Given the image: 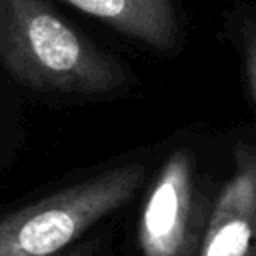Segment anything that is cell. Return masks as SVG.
Returning <instances> with one entry per match:
<instances>
[{"instance_id": "obj_1", "label": "cell", "mask_w": 256, "mask_h": 256, "mask_svg": "<svg viewBox=\"0 0 256 256\" xmlns=\"http://www.w3.org/2000/svg\"><path fill=\"white\" fill-rule=\"evenodd\" d=\"M0 60L40 92L114 96L134 80L118 58L94 46L42 0H0Z\"/></svg>"}, {"instance_id": "obj_4", "label": "cell", "mask_w": 256, "mask_h": 256, "mask_svg": "<svg viewBox=\"0 0 256 256\" xmlns=\"http://www.w3.org/2000/svg\"><path fill=\"white\" fill-rule=\"evenodd\" d=\"M256 152L250 140L232 148V172L212 198L194 256H256Z\"/></svg>"}, {"instance_id": "obj_5", "label": "cell", "mask_w": 256, "mask_h": 256, "mask_svg": "<svg viewBox=\"0 0 256 256\" xmlns=\"http://www.w3.org/2000/svg\"><path fill=\"white\" fill-rule=\"evenodd\" d=\"M64 2L156 52H176L182 44V20L174 0Z\"/></svg>"}, {"instance_id": "obj_6", "label": "cell", "mask_w": 256, "mask_h": 256, "mask_svg": "<svg viewBox=\"0 0 256 256\" xmlns=\"http://www.w3.org/2000/svg\"><path fill=\"white\" fill-rule=\"evenodd\" d=\"M96 252H98V242L96 240H84V242H78L76 246H72L66 252L56 254V256H96Z\"/></svg>"}, {"instance_id": "obj_3", "label": "cell", "mask_w": 256, "mask_h": 256, "mask_svg": "<svg viewBox=\"0 0 256 256\" xmlns=\"http://www.w3.org/2000/svg\"><path fill=\"white\" fill-rule=\"evenodd\" d=\"M210 206L196 154L188 146L174 148L144 196L138 218L142 256H194Z\"/></svg>"}, {"instance_id": "obj_2", "label": "cell", "mask_w": 256, "mask_h": 256, "mask_svg": "<svg viewBox=\"0 0 256 256\" xmlns=\"http://www.w3.org/2000/svg\"><path fill=\"white\" fill-rule=\"evenodd\" d=\"M146 180L144 162H122L56 188L0 218V256H56L128 204Z\"/></svg>"}]
</instances>
